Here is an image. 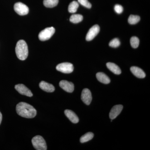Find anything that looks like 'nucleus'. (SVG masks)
<instances>
[{
	"instance_id": "dca6fc26",
	"label": "nucleus",
	"mask_w": 150,
	"mask_h": 150,
	"mask_svg": "<svg viewBox=\"0 0 150 150\" xmlns=\"http://www.w3.org/2000/svg\"><path fill=\"white\" fill-rule=\"evenodd\" d=\"M106 66L108 69L111 72L116 75H119L121 74V71L120 68L117 65L114 63H108L106 64Z\"/></svg>"
},
{
	"instance_id": "20e7f679",
	"label": "nucleus",
	"mask_w": 150,
	"mask_h": 150,
	"mask_svg": "<svg viewBox=\"0 0 150 150\" xmlns=\"http://www.w3.org/2000/svg\"><path fill=\"white\" fill-rule=\"evenodd\" d=\"M55 32V29L54 27L46 28L40 31L38 35V38L41 41H46L49 40Z\"/></svg>"
},
{
	"instance_id": "a878e982",
	"label": "nucleus",
	"mask_w": 150,
	"mask_h": 150,
	"mask_svg": "<svg viewBox=\"0 0 150 150\" xmlns=\"http://www.w3.org/2000/svg\"><path fill=\"white\" fill-rule=\"evenodd\" d=\"M2 120V115L1 113L0 112V125H1V123Z\"/></svg>"
},
{
	"instance_id": "f3484780",
	"label": "nucleus",
	"mask_w": 150,
	"mask_h": 150,
	"mask_svg": "<svg viewBox=\"0 0 150 150\" xmlns=\"http://www.w3.org/2000/svg\"><path fill=\"white\" fill-rule=\"evenodd\" d=\"M59 3V0H44L43 5L47 8H53L56 6Z\"/></svg>"
},
{
	"instance_id": "423d86ee",
	"label": "nucleus",
	"mask_w": 150,
	"mask_h": 150,
	"mask_svg": "<svg viewBox=\"0 0 150 150\" xmlns=\"http://www.w3.org/2000/svg\"><path fill=\"white\" fill-rule=\"evenodd\" d=\"M14 9L16 13L21 16L26 15L29 12V8L26 5L21 2L16 3Z\"/></svg>"
},
{
	"instance_id": "4be33fe9",
	"label": "nucleus",
	"mask_w": 150,
	"mask_h": 150,
	"mask_svg": "<svg viewBox=\"0 0 150 150\" xmlns=\"http://www.w3.org/2000/svg\"><path fill=\"white\" fill-rule=\"evenodd\" d=\"M131 46L134 48H138L139 45V40L138 38L136 36L131 37L130 40Z\"/></svg>"
},
{
	"instance_id": "6ab92c4d",
	"label": "nucleus",
	"mask_w": 150,
	"mask_h": 150,
	"mask_svg": "<svg viewBox=\"0 0 150 150\" xmlns=\"http://www.w3.org/2000/svg\"><path fill=\"white\" fill-rule=\"evenodd\" d=\"M83 16L81 14H73L70 18V21L74 23H77L82 21Z\"/></svg>"
},
{
	"instance_id": "f8f14e48",
	"label": "nucleus",
	"mask_w": 150,
	"mask_h": 150,
	"mask_svg": "<svg viewBox=\"0 0 150 150\" xmlns=\"http://www.w3.org/2000/svg\"><path fill=\"white\" fill-rule=\"evenodd\" d=\"M39 87L41 89L47 92H53L55 90V87L53 85L48 83L44 81L40 82L39 83Z\"/></svg>"
},
{
	"instance_id": "7ed1b4c3",
	"label": "nucleus",
	"mask_w": 150,
	"mask_h": 150,
	"mask_svg": "<svg viewBox=\"0 0 150 150\" xmlns=\"http://www.w3.org/2000/svg\"><path fill=\"white\" fill-rule=\"evenodd\" d=\"M32 144L36 150H46L47 145L44 139L41 136H38L33 137L32 139Z\"/></svg>"
},
{
	"instance_id": "393cba45",
	"label": "nucleus",
	"mask_w": 150,
	"mask_h": 150,
	"mask_svg": "<svg viewBox=\"0 0 150 150\" xmlns=\"http://www.w3.org/2000/svg\"><path fill=\"white\" fill-rule=\"evenodd\" d=\"M114 10L116 13L121 14L123 12V7L120 5L116 4L114 7Z\"/></svg>"
},
{
	"instance_id": "f03ea898",
	"label": "nucleus",
	"mask_w": 150,
	"mask_h": 150,
	"mask_svg": "<svg viewBox=\"0 0 150 150\" xmlns=\"http://www.w3.org/2000/svg\"><path fill=\"white\" fill-rule=\"evenodd\" d=\"M16 53L18 58L22 61L27 59L28 51L27 43L24 40H19L16 47Z\"/></svg>"
},
{
	"instance_id": "412c9836",
	"label": "nucleus",
	"mask_w": 150,
	"mask_h": 150,
	"mask_svg": "<svg viewBox=\"0 0 150 150\" xmlns=\"http://www.w3.org/2000/svg\"><path fill=\"white\" fill-rule=\"evenodd\" d=\"M140 20V16H138L131 15L128 19V22L130 24L134 25L137 24Z\"/></svg>"
},
{
	"instance_id": "a211bd4d",
	"label": "nucleus",
	"mask_w": 150,
	"mask_h": 150,
	"mask_svg": "<svg viewBox=\"0 0 150 150\" xmlns=\"http://www.w3.org/2000/svg\"><path fill=\"white\" fill-rule=\"evenodd\" d=\"M79 7V3L76 1H73L70 3L68 8V11L70 13H75Z\"/></svg>"
},
{
	"instance_id": "b1692460",
	"label": "nucleus",
	"mask_w": 150,
	"mask_h": 150,
	"mask_svg": "<svg viewBox=\"0 0 150 150\" xmlns=\"http://www.w3.org/2000/svg\"><path fill=\"white\" fill-rule=\"evenodd\" d=\"M78 2L81 5L88 8H90L91 7V4L88 0H78Z\"/></svg>"
},
{
	"instance_id": "ddd939ff",
	"label": "nucleus",
	"mask_w": 150,
	"mask_h": 150,
	"mask_svg": "<svg viewBox=\"0 0 150 150\" xmlns=\"http://www.w3.org/2000/svg\"><path fill=\"white\" fill-rule=\"evenodd\" d=\"M131 71L132 74L137 78L143 79L146 77V74L143 70L138 67H133L131 68Z\"/></svg>"
},
{
	"instance_id": "5701e85b",
	"label": "nucleus",
	"mask_w": 150,
	"mask_h": 150,
	"mask_svg": "<svg viewBox=\"0 0 150 150\" xmlns=\"http://www.w3.org/2000/svg\"><path fill=\"white\" fill-rule=\"evenodd\" d=\"M120 41L117 38H114L110 41L109 43V46L112 48H117L120 45Z\"/></svg>"
},
{
	"instance_id": "6e6552de",
	"label": "nucleus",
	"mask_w": 150,
	"mask_h": 150,
	"mask_svg": "<svg viewBox=\"0 0 150 150\" xmlns=\"http://www.w3.org/2000/svg\"><path fill=\"white\" fill-rule=\"evenodd\" d=\"M15 88L19 93L23 95L28 97H32L33 95L30 90L26 86L22 84L16 85L15 86Z\"/></svg>"
},
{
	"instance_id": "1a4fd4ad",
	"label": "nucleus",
	"mask_w": 150,
	"mask_h": 150,
	"mask_svg": "<svg viewBox=\"0 0 150 150\" xmlns=\"http://www.w3.org/2000/svg\"><path fill=\"white\" fill-rule=\"evenodd\" d=\"M81 100L87 105L90 104L92 100V97L91 92L88 89H83L81 93Z\"/></svg>"
},
{
	"instance_id": "39448f33",
	"label": "nucleus",
	"mask_w": 150,
	"mask_h": 150,
	"mask_svg": "<svg viewBox=\"0 0 150 150\" xmlns=\"http://www.w3.org/2000/svg\"><path fill=\"white\" fill-rule=\"evenodd\" d=\"M56 69L57 71L61 72L64 74H70L74 71V67L72 64L66 62L59 64L56 66Z\"/></svg>"
},
{
	"instance_id": "9b49d317",
	"label": "nucleus",
	"mask_w": 150,
	"mask_h": 150,
	"mask_svg": "<svg viewBox=\"0 0 150 150\" xmlns=\"http://www.w3.org/2000/svg\"><path fill=\"white\" fill-rule=\"evenodd\" d=\"M123 106L122 105H117L112 108L109 113V117L111 120L116 118L121 113L123 110Z\"/></svg>"
},
{
	"instance_id": "aec40b11",
	"label": "nucleus",
	"mask_w": 150,
	"mask_h": 150,
	"mask_svg": "<svg viewBox=\"0 0 150 150\" xmlns=\"http://www.w3.org/2000/svg\"><path fill=\"white\" fill-rule=\"evenodd\" d=\"M94 134L91 132H88L81 137L80 142L81 143H85L91 140L93 138Z\"/></svg>"
},
{
	"instance_id": "2eb2a0df",
	"label": "nucleus",
	"mask_w": 150,
	"mask_h": 150,
	"mask_svg": "<svg viewBox=\"0 0 150 150\" xmlns=\"http://www.w3.org/2000/svg\"><path fill=\"white\" fill-rule=\"evenodd\" d=\"M96 76L98 80L100 82L104 84H108L110 83V80L109 77L104 74L102 72L98 73L96 74Z\"/></svg>"
},
{
	"instance_id": "0eeeda50",
	"label": "nucleus",
	"mask_w": 150,
	"mask_h": 150,
	"mask_svg": "<svg viewBox=\"0 0 150 150\" xmlns=\"http://www.w3.org/2000/svg\"><path fill=\"white\" fill-rule=\"evenodd\" d=\"M100 31V27L98 25H93L89 29L86 36V40L87 41H91L92 40Z\"/></svg>"
},
{
	"instance_id": "4468645a",
	"label": "nucleus",
	"mask_w": 150,
	"mask_h": 150,
	"mask_svg": "<svg viewBox=\"0 0 150 150\" xmlns=\"http://www.w3.org/2000/svg\"><path fill=\"white\" fill-rule=\"evenodd\" d=\"M64 113L67 118L73 123H77L79 122V118L74 112L70 110H66Z\"/></svg>"
},
{
	"instance_id": "9d476101",
	"label": "nucleus",
	"mask_w": 150,
	"mask_h": 150,
	"mask_svg": "<svg viewBox=\"0 0 150 150\" xmlns=\"http://www.w3.org/2000/svg\"><path fill=\"white\" fill-rule=\"evenodd\" d=\"M59 86L63 90L69 93H72L74 89V84L71 82L66 80L61 81L59 83Z\"/></svg>"
},
{
	"instance_id": "f257e3e1",
	"label": "nucleus",
	"mask_w": 150,
	"mask_h": 150,
	"mask_svg": "<svg viewBox=\"0 0 150 150\" xmlns=\"http://www.w3.org/2000/svg\"><path fill=\"white\" fill-rule=\"evenodd\" d=\"M16 110L20 116L28 118H34L37 113L33 106L25 102H20L17 105Z\"/></svg>"
}]
</instances>
